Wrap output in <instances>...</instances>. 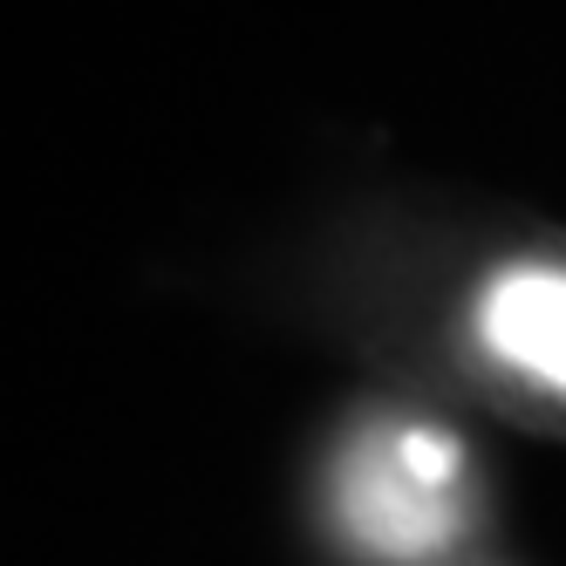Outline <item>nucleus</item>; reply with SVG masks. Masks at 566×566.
Instances as JSON below:
<instances>
[{
	"label": "nucleus",
	"mask_w": 566,
	"mask_h": 566,
	"mask_svg": "<svg viewBox=\"0 0 566 566\" xmlns=\"http://www.w3.org/2000/svg\"><path fill=\"white\" fill-rule=\"evenodd\" d=\"M335 518L369 559H430L471 518V451L417 417L361 423L335 458Z\"/></svg>",
	"instance_id": "1"
},
{
	"label": "nucleus",
	"mask_w": 566,
	"mask_h": 566,
	"mask_svg": "<svg viewBox=\"0 0 566 566\" xmlns=\"http://www.w3.org/2000/svg\"><path fill=\"white\" fill-rule=\"evenodd\" d=\"M478 342L505 369L566 389V266H512L478 301Z\"/></svg>",
	"instance_id": "2"
}]
</instances>
